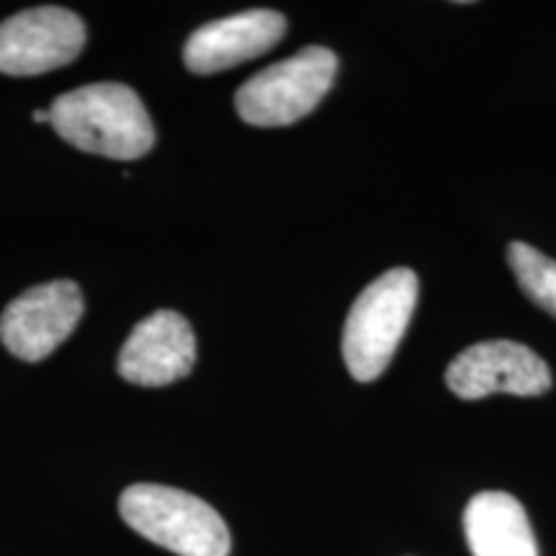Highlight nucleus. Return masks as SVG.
<instances>
[{
    "label": "nucleus",
    "instance_id": "9",
    "mask_svg": "<svg viewBox=\"0 0 556 556\" xmlns=\"http://www.w3.org/2000/svg\"><path fill=\"white\" fill-rule=\"evenodd\" d=\"M287 34V18L278 11L253 9L212 21L186 41L184 62L191 73L214 75L240 62L266 54Z\"/></svg>",
    "mask_w": 556,
    "mask_h": 556
},
{
    "label": "nucleus",
    "instance_id": "1",
    "mask_svg": "<svg viewBox=\"0 0 556 556\" xmlns=\"http://www.w3.org/2000/svg\"><path fill=\"white\" fill-rule=\"evenodd\" d=\"M50 127L73 148L109 160L144 157L155 144L148 109L122 83H93L54 99Z\"/></svg>",
    "mask_w": 556,
    "mask_h": 556
},
{
    "label": "nucleus",
    "instance_id": "6",
    "mask_svg": "<svg viewBox=\"0 0 556 556\" xmlns=\"http://www.w3.org/2000/svg\"><path fill=\"white\" fill-rule=\"evenodd\" d=\"M80 317L78 283L60 278L13 299L0 317V340L16 358L37 364L73 336Z\"/></svg>",
    "mask_w": 556,
    "mask_h": 556
},
{
    "label": "nucleus",
    "instance_id": "10",
    "mask_svg": "<svg viewBox=\"0 0 556 556\" xmlns=\"http://www.w3.org/2000/svg\"><path fill=\"white\" fill-rule=\"evenodd\" d=\"M471 556H539L526 507L507 492H479L464 510Z\"/></svg>",
    "mask_w": 556,
    "mask_h": 556
},
{
    "label": "nucleus",
    "instance_id": "2",
    "mask_svg": "<svg viewBox=\"0 0 556 556\" xmlns=\"http://www.w3.org/2000/svg\"><path fill=\"white\" fill-rule=\"evenodd\" d=\"M119 513L131 531L178 556H229L232 539L217 510L191 492L165 484H131Z\"/></svg>",
    "mask_w": 556,
    "mask_h": 556
},
{
    "label": "nucleus",
    "instance_id": "7",
    "mask_svg": "<svg viewBox=\"0 0 556 556\" xmlns=\"http://www.w3.org/2000/svg\"><path fill=\"white\" fill-rule=\"evenodd\" d=\"M86 26L60 5L21 11L0 24V73L26 78L65 67L83 52Z\"/></svg>",
    "mask_w": 556,
    "mask_h": 556
},
{
    "label": "nucleus",
    "instance_id": "12",
    "mask_svg": "<svg viewBox=\"0 0 556 556\" xmlns=\"http://www.w3.org/2000/svg\"><path fill=\"white\" fill-rule=\"evenodd\" d=\"M34 122L50 124V109H47V111H34Z\"/></svg>",
    "mask_w": 556,
    "mask_h": 556
},
{
    "label": "nucleus",
    "instance_id": "4",
    "mask_svg": "<svg viewBox=\"0 0 556 556\" xmlns=\"http://www.w3.org/2000/svg\"><path fill=\"white\" fill-rule=\"evenodd\" d=\"M336 52L328 47H304L240 86L235 106L240 119L253 127H287L317 109L336 83Z\"/></svg>",
    "mask_w": 556,
    "mask_h": 556
},
{
    "label": "nucleus",
    "instance_id": "8",
    "mask_svg": "<svg viewBox=\"0 0 556 556\" xmlns=\"http://www.w3.org/2000/svg\"><path fill=\"white\" fill-rule=\"evenodd\" d=\"M197 364V336L189 319L160 309L131 330L119 353V374L137 387H168Z\"/></svg>",
    "mask_w": 556,
    "mask_h": 556
},
{
    "label": "nucleus",
    "instance_id": "3",
    "mask_svg": "<svg viewBox=\"0 0 556 556\" xmlns=\"http://www.w3.org/2000/svg\"><path fill=\"white\" fill-rule=\"evenodd\" d=\"M417 307V276L409 268H392L361 291L343 328V358L356 381H374L405 338Z\"/></svg>",
    "mask_w": 556,
    "mask_h": 556
},
{
    "label": "nucleus",
    "instance_id": "5",
    "mask_svg": "<svg viewBox=\"0 0 556 556\" xmlns=\"http://www.w3.org/2000/svg\"><path fill=\"white\" fill-rule=\"evenodd\" d=\"M446 384L462 400H482L497 392L539 397L552 389L554 379L546 361L528 345L516 340H484L451 361Z\"/></svg>",
    "mask_w": 556,
    "mask_h": 556
},
{
    "label": "nucleus",
    "instance_id": "11",
    "mask_svg": "<svg viewBox=\"0 0 556 556\" xmlns=\"http://www.w3.org/2000/svg\"><path fill=\"white\" fill-rule=\"evenodd\" d=\"M507 263L523 294L556 319V261L528 242H510Z\"/></svg>",
    "mask_w": 556,
    "mask_h": 556
}]
</instances>
